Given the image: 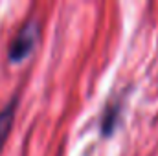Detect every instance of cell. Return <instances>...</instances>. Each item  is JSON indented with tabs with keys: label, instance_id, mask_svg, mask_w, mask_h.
Segmentation results:
<instances>
[{
	"label": "cell",
	"instance_id": "cell-1",
	"mask_svg": "<svg viewBox=\"0 0 158 156\" xmlns=\"http://www.w3.org/2000/svg\"><path fill=\"white\" fill-rule=\"evenodd\" d=\"M40 37V26L35 18L26 20L20 30L17 31V35L13 37L9 48H7V59L9 63H20L24 61L37 46Z\"/></svg>",
	"mask_w": 158,
	"mask_h": 156
},
{
	"label": "cell",
	"instance_id": "cell-2",
	"mask_svg": "<svg viewBox=\"0 0 158 156\" xmlns=\"http://www.w3.org/2000/svg\"><path fill=\"white\" fill-rule=\"evenodd\" d=\"M15 110H17V97H13L2 110H0V153H2V147L9 136V130L13 127V121H15Z\"/></svg>",
	"mask_w": 158,
	"mask_h": 156
}]
</instances>
